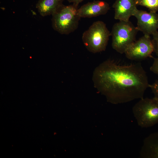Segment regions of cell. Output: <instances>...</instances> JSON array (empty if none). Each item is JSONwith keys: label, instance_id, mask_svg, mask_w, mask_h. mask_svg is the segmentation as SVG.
<instances>
[{"label": "cell", "instance_id": "cell-11", "mask_svg": "<svg viewBox=\"0 0 158 158\" xmlns=\"http://www.w3.org/2000/svg\"><path fill=\"white\" fill-rule=\"evenodd\" d=\"M63 0H39L36 8L42 16L52 15L63 4Z\"/></svg>", "mask_w": 158, "mask_h": 158}, {"label": "cell", "instance_id": "cell-10", "mask_svg": "<svg viewBox=\"0 0 158 158\" xmlns=\"http://www.w3.org/2000/svg\"><path fill=\"white\" fill-rule=\"evenodd\" d=\"M139 155L142 158H158V132L150 134L144 139Z\"/></svg>", "mask_w": 158, "mask_h": 158}, {"label": "cell", "instance_id": "cell-5", "mask_svg": "<svg viewBox=\"0 0 158 158\" xmlns=\"http://www.w3.org/2000/svg\"><path fill=\"white\" fill-rule=\"evenodd\" d=\"M138 31L129 21H119L113 25L111 32L112 47L118 53H124L136 40Z\"/></svg>", "mask_w": 158, "mask_h": 158}, {"label": "cell", "instance_id": "cell-13", "mask_svg": "<svg viewBox=\"0 0 158 158\" xmlns=\"http://www.w3.org/2000/svg\"><path fill=\"white\" fill-rule=\"evenodd\" d=\"M153 39L152 40L154 52L158 57V31L152 35Z\"/></svg>", "mask_w": 158, "mask_h": 158}, {"label": "cell", "instance_id": "cell-16", "mask_svg": "<svg viewBox=\"0 0 158 158\" xmlns=\"http://www.w3.org/2000/svg\"><path fill=\"white\" fill-rule=\"evenodd\" d=\"M70 3H72L73 4L78 7L79 4L84 0H67Z\"/></svg>", "mask_w": 158, "mask_h": 158}, {"label": "cell", "instance_id": "cell-15", "mask_svg": "<svg viewBox=\"0 0 158 158\" xmlns=\"http://www.w3.org/2000/svg\"><path fill=\"white\" fill-rule=\"evenodd\" d=\"M150 69L152 72L158 76V57L154 58Z\"/></svg>", "mask_w": 158, "mask_h": 158}, {"label": "cell", "instance_id": "cell-4", "mask_svg": "<svg viewBox=\"0 0 158 158\" xmlns=\"http://www.w3.org/2000/svg\"><path fill=\"white\" fill-rule=\"evenodd\" d=\"M138 125L142 128L151 127L158 123V98H143L132 108Z\"/></svg>", "mask_w": 158, "mask_h": 158}, {"label": "cell", "instance_id": "cell-3", "mask_svg": "<svg viewBox=\"0 0 158 158\" xmlns=\"http://www.w3.org/2000/svg\"><path fill=\"white\" fill-rule=\"evenodd\" d=\"M111 32L103 21L94 22L83 33V44L87 50L94 53L104 51L107 45Z\"/></svg>", "mask_w": 158, "mask_h": 158}, {"label": "cell", "instance_id": "cell-9", "mask_svg": "<svg viewBox=\"0 0 158 158\" xmlns=\"http://www.w3.org/2000/svg\"><path fill=\"white\" fill-rule=\"evenodd\" d=\"M136 0H116L113 4L114 18L119 21H128L137 9Z\"/></svg>", "mask_w": 158, "mask_h": 158}, {"label": "cell", "instance_id": "cell-7", "mask_svg": "<svg viewBox=\"0 0 158 158\" xmlns=\"http://www.w3.org/2000/svg\"><path fill=\"white\" fill-rule=\"evenodd\" d=\"M133 16L137 19V29L144 35L150 36L158 31V14L157 13L137 9Z\"/></svg>", "mask_w": 158, "mask_h": 158}, {"label": "cell", "instance_id": "cell-1", "mask_svg": "<svg viewBox=\"0 0 158 158\" xmlns=\"http://www.w3.org/2000/svg\"><path fill=\"white\" fill-rule=\"evenodd\" d=\"M94 86L114 104L143 98L149 84L141 63L121 65L107 59L98 66L92 76Z\"/></svg>", "mask_w": 158, "mask_h": 158}, {"label": "cell", "instance_id": "cell-12", "mask_svg": "<svg viewBox=\"0 0 158 158\" xmlns=\"http://www.w3.org/2000/svg\"><path fill=\"white\" fill-rule=\"evenodd\" d=\"M136 4L146 7L150 12H158V0H136Z\"/></svg>", "mask_w": 158, "mask_h": 158}, {"label": "cell", "instance_id": "cell-2", "mask_svg": "<svg viewBox=\"0 0 158 158\" xmlns=\"http://www.w3.org/2000/svg\"><path fill=\"white\" fill-rule=\"evenodd\" d=\"M78 7L73 4H63L52 15V26L61 34L67 35L74 31L78 27L81 18L78 14Z\"/></svg>", "mask_w": 158, "mask_h": 158}, {"label": "cell", "instance_id": "cell-14", "mask_svg": "<svg viewBox=\"0 0 158 158\" xmlns=\"http://www.w3.org/2000/svg\"><path fill=\"white\" fill-rule=\"evenodd\" d=\"M154 95V97L158 98V79L153 83L149 85Z\"/></svg>", "mask_w": 158, "mask_h": 158}, {"label": "cell", "instance_id": "cell-8", "mask_svg": "<svg viewBox=\"0 0 158 158\" xmlns=\"http://www.w3.org/2000/svg\"><path fill=\"white\" fill-rule=\"evenodd\" d=\"M110 9L109 5L107 3L97 0L83 5L78 8V11L81 18H91L105 14Z\"/></svg>", "mask_w": 158, "mask_h": 158}, {"label": "cell", "instance_id": "cell-6", "mask_svg": "<svg viewBox=\"0 0 158 158\" xmlns=\"http://www.w3.org/2000/svg\"><path fill=\"white\" fill-rule=\"evenodd\" d=\"M153 52V47L150 36L144 35L133 42L124 54L128 59L138 61L152 57Z\"/></svg>", "mask_w": 158, "mask_h": 158}]
</instances>
